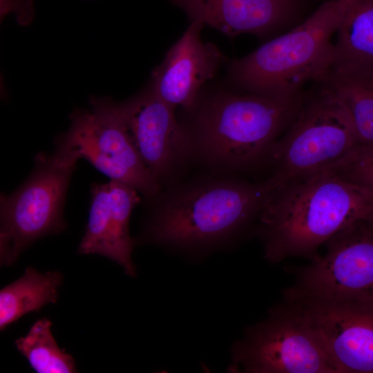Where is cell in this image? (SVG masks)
Wrapping results in <instances>:
<instances>
[{
    "label": "cell",
    "mask_w": 373,
    "mask_h": 373,
    "mask_svg": "<svg viewBox=\"0 0 373 373\" xmlns=\"http://www.w3.org/2000/svg\"><path fill=\"white\" fill-rule=\"evenodd\" d=\"M232 359L247 373H337L311 332L283 307L247 329Z\"/></svg>",
    "instance_id": "obj_10"
},
{
    "label": "cell",
    "mask_w": 373,
    "mask_h": 373,
    "mask_svg": "<svg viewBox=\"0 0 373 373\" xmlns=\"http://www.w3.org/2000/svg\"><path fill=\"white\" fill-rule=\"evenodd\" d=\"M327 167L373 192V144H360L345 157Z\"/></svg>",
    "instance_id": "obj_19"
},
{
    "label": "cell",
    "mask_w": 373,
    "mask_h": 373,
    "mask_svg": "<svg viewBox=\"0 0 373 373\" xmlns=\"http://www.w3.org/2000/svg\"><path fill=\"white\" fill-rule=\"evenodd\" d=\"M91 111H75L64 134L85 159L111 180L124 183L145 200L162 188L139 155L128 132L119 102L93 98Z\"/></svg>",
    "instance_id": "obj_7"
},
{
    "label": "cell",
    "mask_w": 373,
    "mask_h": 373,
    "mask_svg": "<svg viewBox=\"0 0 373 373\" xmlns=\"http://www.w3.org/2000/svg\"><path fill=\"white\" fill-rule=\"evenodd\" d=\"M55 144L52 153L37 155L35 169L19 188L1 196V266L12 265L32 242L66 228V195L81 157L64 133Z\"/></svg>",
    "instance_id": "obj_5"
},
{
    "label": "cell",
    "mask_w": 373,
    "mask_h": 373,
    "mask_svg": "<svg viewBox=\"0 0 373 373\" xmlns=\"http://www.w3.org/2000/svg\"><path fill=\"white\" fill-rule=\"evenodd\" d=\"M192 21L229 37L276 36L303 22L310 0H171Z\"/></svg>",
    "instance_id": "obj_12"
},
{
    "label": "cell",
    "mask_w": 373,
    "mask_h": 373,
    "mask_svg": "<svg viewBox=\"0 0 373 373\" xmlns=\"http://www.w3.org/2000/svg\"><path fill=\"white\" fill-rule=\"evenodd\" d=\"M322 81L345 105L361 144H373V75H328Z\"/></svg>",
    "instance_id": "obj_17"
},
{
    "label": "cell",
    "mask_w": 373,
    "mask_h": 373,
    "mask_svg": "<svg viewBox=\"0 0 373 373\" xmlns=\"http://www.w3.org/2000/svg\"><path fill=\"white\" fill-rule=\"evenodd\" d=\"M51 326L47 318L37 320L26 335L15 341L17 350L37 373L77 372L74 358L59 347Z\"/></svg>",
    "instance_id": "obj_18"
},
{
    "label": "cell",
    "mask_w": 373,
    "mask_h": 373,
    "mask_svg": "<svg viewBox=\"0 0 373 373\" xmlns=\"http://www.w3.org/2000/svg\"><path fill=\"white\" fill-rule=\"evenodd\" d=\"M361 144L350 115L327 87L305 99L297 115L274 145L267 160L274 189L325 168Z\"/></svg>",
    "instance_id": "obj_6"
},
{
    "label": "cell",
    "mask_w": 373,
    "mask_h": 373,
    "mask_svg": "<svg viewBox=\"0 0 373 373\" xmlns=\"http://www.w3.org/2000/svg\"><path fill=\"white\" fill-rule=\"evenodd\" d=\"M326 243L323 256L299 269L285 299H373V226L355 222Z\"/></svg>",
    "instance_id": "obj_8"
},
{
    "label": "cell",
    "mask_w": 373,
    "mask_h": 373,
    "mask_svg": "<svg viewBox=\"0 0 373 373\" xmlns=\"http://www.w3.org/2000/svg\"><path fill=\"white\" fill-rule=\"evenodd\" d=\"M62 281L59 271L42 274L28 267L22 276L0 291L1 331L28 313L56 303Z\"/></svg>",
    "instance_id": "obj_16"
},
{
    "label": "cell",
    "mask_w": 373,
    "mask_h": 373,
    "mask_svg": "<svg viewBox=\"0 0 373 373\" xmlns=\"http://www.w3.org/2000/svg\"><path fill=\"white\" fill-rule=\"evenodd\" d=\"M305 97L277 99L220 92L186 111L193 166L224 176L267 164L278 138L297 115Z\"/></svg>",
    "instance_id": "obj_3"
},
{
    "label": "cell",
    "mask_w": 373,
    "mask_h": 373,
    "mask_svg": "<svg viewBox=\"0 0 373 373\" xmlns=\"http://www.w3.org/2000/svg\"><path fill=\"white\" fill-rule=\"evenodd\" d=\"M287 301L283 307L311 332L337 373H373V299Z\"/></svg>",
    "instance_id": "obj_9"
},
{
    "label": "cell",
    "mask_w": 373,
    "mask_h": 373,
    "mask_svg": "<svg viewBox=\"0 0 373 373\" xmlns=\"http://www.w3.org/2000/svg\"><path fill=\"white\" fill-rule=\"evenodd\" d=\"M119 106L133 144L162 189L187 177L191 146L175 108L152 90Z\"/></svg>",
    "instance_id": "obj_11"
},
{
    "label": "cell",
    "mask_w": 373,
    "mask_h": 373,
    "mask_svg": "<svg viewBox=\"0 0 373 373\" xmlns=\"http://www.w3.org/2000/svg\"><path fill=\"white\" fill-rule=\"evenodd\" d=\"M204 26L192 21L153 72L151 90L175 109L191 108L200 98L202 86L214 76L222 61L219 49L201 40Z\"/></svg>",
    "instance_id": "obj_14"
},
{
    "label": "cell",
    "mask_w": 373,
    "mask_h": 373,
    "mask_svg": "<svg viewBox=\"0 0 373 373\" xmlns=\"http://www.w3.org/2000/svg\"><path fill=\"white\" fill-rule=\"evenodd\" d=\"M138 191L118 181L94 184L85 233L77 251L97 254L116 262L129 276H136L131 254L135 241L129 233V221L140 202Z\"/></svg>",
    "instance_id": "obj_13"
},
{
    "label": "cell",
    "mask_w": 373,
    "mask_h": 373,
    "mask_svg": "<svg viewBox=\"0 0 373 373\" xmlns=\"http://www.w3.org/2000/svg\"><path fill=\"white\" fill-rule=\"evenodd\" d=\"M368 222L373 226V217Z\"/></svg>",
    "instance_id": "obj_20"
},
{
    "label": "cell",
    "mask_w": 373,
    "mask_h": 373,
    "mask_svg": "<svg viewBox=\"0 0 373 373\" xmlns=\"http://www.w3.org/2000/svg\"><path fill=\"white\" fill-rule=\"evenodd\" d=\"M273 190L268 178L251 182L205 172L188 175L146 201L142 241L191 251L220 248L258 219Z\"/></svg>",
    "instance_id": "obj_1"
},
{
    "label": "cell",
    "mask_w": 373,
    "mask_h": 373,
    "mask_svg": "<svg viewBox=\"0 0 373 373\" xmlns=\"http://www.w3.org/2000/svg\"><path fill=\"white\" fill-rule=\"evenodd\" d=\"M355 0H330L296 26L265 43L229 67L230 80L247 93L277 99L301 95L329 69L333 37Z\"/></svg>",
    "instance_id": "obj_4"
},
{
    "label": "cell",
    "mask_w": 373,
    "mask_h": 373,
    "mask_svg": "<svg viewBox=\"0 0 373 373\" xmlns=\"http://www.w3.org/2000/svg\"><path fill=\"white\" fill-rule=\"evenodd\" d=\"M373 217V192L326 167L275 188L265 200L258 231L265 258H314L318 248L350 225Z\"/></svg>",
    "instance_id": "obj_2"
},
{
    "label": "cell",
    "mask_w": 373,
    "mask_h": 373,
    "mask_svg": "<svg viewBox=\"0 0 373 373\" xmlns=\"http://www.w3.org/2000/svg\"><path fill=\"white\" fill-rule=\"evenodd\" d=\"M335 35L326 76L373 75V0H355Z\"/></svg>",
    "instance_id": "obj_15"
}]
</instances>
